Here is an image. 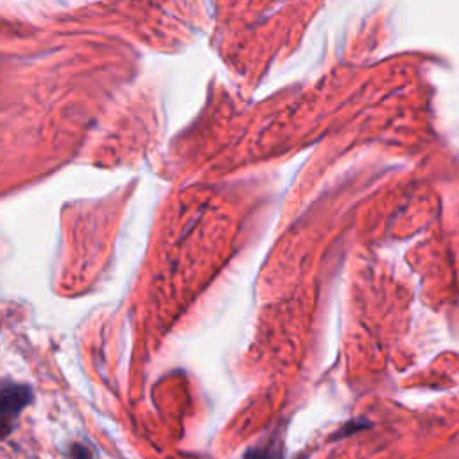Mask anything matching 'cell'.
Returning a JSON list of instances; mask_svg holds the SVG:
<instances>
[{
	"mask_svg": "<svg viewBox=\"0 0 459 459\" xmlns=\"http://www.w3.org/2000/svg\"><path fill=\"white\" fill-rule=\"evenodd\" d=\"M30 400H32V389L29 385L7 382V380L4 382L2 393H0V416H2L4 436L9 434L14 420L30 403Z\"/></svg>",
	"mask_w": 459,
	"mask_h": 459,
	"instance_id": "cell-1",
	"label": "cell"
},
{
	"mask_svg": "<svg viewBox=\"0 0 459 459\" xmlns=\"http://www.w3.org/2000/svg\"><path fill=\"white\" fill-rule=\"evenodd\" d=\"M244 459H281V452L276 445H267V446H258L247 450Z\"/></svg>",
	"mask_w": 459,
	"mask_h": 459,
	"instance_id": "cell-2",
	"label": "cell"
},
{
	"mask_svg": "<svg viewBox=\"0 0 459 459\" xmlns=\"http://www.w3.org/2000/svg\"><path fill=\"white\" fill-rule=\"evenodd\" d=\"M74 455L77 457V459H90V450L88 448H84V446H74Z\"/></svg>",
	"mask_w": 459,
	"mask_h": 459,
	"instance_id": "cell-3",
	"label": "cell"
}]
</instances>
